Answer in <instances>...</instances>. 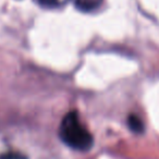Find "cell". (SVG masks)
I'll return each instance as SVG.
<instances>
[{"label": "cell", "mask_w": 159, "mask_h": 159, "mask_svg": "<svg viewBox=\"0 0 159 159\" xmlns=\"http://www.w3.org/2000/svg\"><path fill=\"white\" fill-rule=\"evenodd\" d=\"M59 134L62 141L75 150L86 152L93 146V136L80 122L75 111L66 115L60 124Z\"/></svg>", "instance_id": "6da1fadb"}, {"label": "cell", "mask_w": 159, "mask_h": 159, "mask_svg": "<svg viewBox=\"0 0 159 159\" xmlns=\"http://www.w3.org/2000/svg\"><path fill=\"white\" fill-rule=\"evenodd\" d=\"M104 0H75V7L83 12H91L97 9Z\"/></svg>", "instance_id": "7a4b0ae2"}, {"label": "cell", "mask_w": 159, "mask_h": 159, "mask_svg": "<svg viewBox=\"0 0 159 159\" xmlns=\"http://www.w3.org/2000/svg\"><path fill=\"white\" fill-rule=\"evenodd\" d=\"M128 125L130 130H132L134 133H142L144 131V124L142 120L137 116L131 115L128 118Z\"/></svg>", "instance_id": "3957f363"}, {"label": "cell", "mask_w": 159, "mask_h": 159, "mask_svg": "<svg viewBox=\"0 0 159 159\" xmlns=\"http://www.w3.org/2000/svg\"><path fill=\"white\" fill-rule=\"evenodd\" d=\"M35 1L37 2V5H39L43 8H46V9L60 8L69 2V0H35Z\"/></svg>", "instance_id": "277c9868"}, {"label": "cell", "mask_w": 159, "mask_h": 159, "mask_svg": "<svg viewBox=\"0 0 159 159\" xmlns=\"http://www.w3.org/2000/svg\"><path fill=\"white\" fill-rule=\"evenodd\" d=\"M0 159H25L20 154H14V152H7V154L0 156Z\"/></svg>", "instance_id": "5b68a950"}]
</instances>
